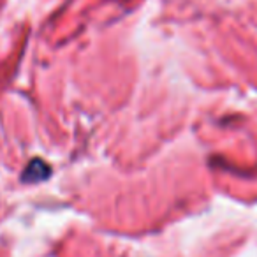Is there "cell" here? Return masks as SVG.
<instances>
[{
    "label": "cell",
    "instance_id": "cell-1",
    "mask_svg": "<svg viewBox=\"0 0 257 257\" xmlns=\"http://www.w3.org/2000/svg\"><path fill=\"white\" fill-rule=\"evenodd\" d=\"M51 176V168L43 159H34L27 164L25 171L22 175V182L25 183H41Z\"/></svg>",
    "mask_w": 257,
    "mask_h": 257
}]
</instances>
